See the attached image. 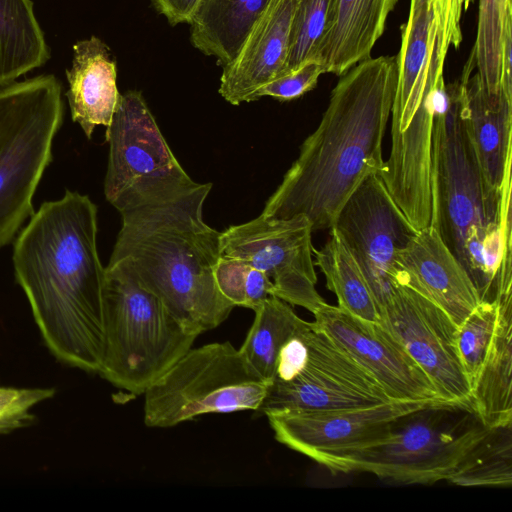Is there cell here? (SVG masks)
I'll return each instance as SVG.
<instances>
[{
  "instance_id": "cell-1",
  "label": "cell",
  "mask_w": 512,
  "mask_h": 512,
  "mask_svg": "<svg viewBox=\"0 0 512 512\" xmlns=\"http://www.w3.org/2000/svg\"><path fill=\"white\" fill-rule=\"evenodd\" d=\"M97 207L66 190L44 202L18 235L15 278L50 352L98 373L104 353L105 268L97 250Z\"/></svg>"
},
{
  "instance_id": "cell-2",
  "label": "cell",
  "mask_w": 512,
  "mask_h": 512,
  "mask_svg": "<svg viewBox=\"0 0 512 512\" xmlns=\"http://www.w3.org/2000/svg\"><path fill=\"white\" fill-rule=\"evenodd\" d=\"M396 81L394 56L369 57L342 74L319 125L261 215L287 219L302 214L313 231L329 230L353 191L383 167Z\"/></svg>"
},
{
  "instance_id": "cell-3",
  "label": "cell",
  "mask_w": 512,
  "mask_h": 512,
  "mask_svg": "<svg viewBox=\"0 0 512 512\" xmlns=\"http://www.w3.org/2000/svg\"><path fill=\"white\" fill-rule=\"evenodd\" d=\"M211 189L212 183L196 182L121 211L122 225L109 261L130 271L197 337L219 326L234 308L214 278L221 232L203 219Z\"/></svg>"
},
{
  "instance_id": "cell-4",
  "label": "cell",
  "mask_w": 512,
  "mask_h": 512,
  "mask_svg": "<svg viewBox=\"0 0 512 512\" xmlns=\"http://www.w3.org/2000/svg\"><path fill=\"white\" fill-rule=\"evenodd\" d=\"M472 68L441 89L431 152L430 225L473 281L481 301L512 291L511 176L490 192L467 140L462 117Z\"/></svg>"
},
{
  "instance_id": "cell-5",
  "label": "cell",
  "mask_w": 512,
  "mask_h": 512,
  "mask_svg": "<svg viewBox=\"0 0 512 512\" xmlns=\"http://www.w3.org/2000/svg\"><path fill=\"white\" fill-rule=\"evenodd\" d=\"M488 431L471 408L433 404L396 419L381 438L318 463L406 484L448 481Z\"/></svg>"
},
{
  "instance_id": "cell-6",
  "label": "cell",
  "mask_w": 512,
  "mask_h": 512,
  "mask_svg": "<svg viewBox=\"0 0 512 512\" xmlns=\"http://www.w3.org/2000/svg\"><path fill=\"white\" fill-rule=\"evenodd\" d=\"M187 332L130 271L109 263L104 282V353L98 372L131 395L144 394L191 347Z\"/></svg>"
},
{
  "instance_id": "cell-7",
  "label": "cell",
  "mask_w": 512,
  "mask_h": 512,
  "mask_svg": "<svg viewBox=\"0 0 512 512\" xmlns=\"http://www.w3.org/2000/svg\"><path fill=\"white\" fill-rule=\"evenodd\" d=\"M63 116L62 87L54 75L0 89V248L34 214L32 199Z\"/></svg>"
},
{
  "instance_id": "cell-8",
  "label": "cell",
  "mask_w": 512,
  "mask_h": 512,
  "mask_svg": "<svg viewBox=\"0 0 512 512\" xmlns=\"http://www.w3.org/2000/svg\"><path fill=\"white\" fill-rule=\"evenodd\" d=\"M269 383L230 342L190 348L144 393V423L176 426L211 413L258 411Z\"/></svg>"
},
{
  "instance_id": "cell-9",
  "label": "cell",
  "mask_w": 512,
  "mask_h": 512,
  "mask_svg": "<svg viewBox=\"0 0 512 512\" xmlns=\"http://www.w3.org/2000/svg\"><path fill=\"white\" fill-rule=\"evenodd\" d=\"M106 141L104 194L119 212L196 183L175 158L140 91L120 95Z\"/></svg>"
},
{
  "instance_id": "cell-10",
  "label": "cell",
  "mask_w": 512,
  "mask_h": 512,
  "mask_svg": "<svg viewBox=\"0 0 512 512\" xmlns=\"http://www.w3.org/2000/svg\"><path fill=\"white\" fill-rule=\"evenodd\" d=\"M447 53L431 0H410L396 56L397 81L391 109V145L408 156L430 153Z\"/></svg>"
},
{
  "instance_id": "cell-11",
  "label": "cell",
  "mask_w": 512,
  "mask_h": 512,
  "mask_svg": "<svg viewBox=\"0 0 512 512\" xmlns=\"http://www.w3.org/2000/svg\"><path fill=\"white\" fill-rule=\"evenodd\" d=\"M312 225L305 215L270 219L261 214L221 232V255L262 271L273 296L314 314L326 302L316 290Z\"/></svg>"
},
{
  "instance_id": "cell-12",
  "label": "cell",
  "mask_w": 512,
  "mask_h": 512,
  "mask_svg": "<svg viewBox=\"0 0 512 512\" xmlns=\"http://www.w3.org/2000/svg\"><path fill=\"white\" fill-rule=\"evenodd\" d=\"M331 228L358 264L380 310L400 284L398 255L418 230L377 173L353 191Z\"/></svg>"
},
{
  "instance_id": "cell-13",
  "label": "cell",
  "mask_w": 512,
  "mask_h": 512,
  "mask_svg": "<svg viewBox=\"0 0 512 512\" xmlns=\"http://www.w3.org/2000/svg\"><path fill=\"white\" fill-rule=\"evenodd\" d=\"M303 369L287 382H272L258 409L265 416L288 411L362 408L393 401L381 384L314 322Z\"/></svg>"
},
{
  "instance_id": "cell-14",
  "label": "cell",
  "mask_w": 512,
  "mask_h": 512,
  "mask_svg": "<svg viewBox=\"0 0 512 512\" xmlns=\"http://www.w3.org/2000/svg\"><path fill=\"white\" fill-rule=\"evenodd\" d=\"M379 324L406 350L452 404L472 408L471 387L456 350L458 326L436 304L399 284L379 310Z\"/></svg>"
},
{
  "instance_id": "cell-15",
  "label": "cell",
  "mask_w": 512,
  "mask_h": 512,
  "mask_svg": "<svg viewBox=\"0 0 512 512\" xmlns=\"http://www.w3.org/2000/svg\"><path fill=\"white\" fill-rule=\"evenodd\" d=\"M437 401L393 400L380 405L326 411H288L267 415L278 442L319 462L371 443L396 419Z\"/></svg>"
},
{
  "instance_id": "cell-16",
  "label": "cell",
  "mask_w": 512,
  "mask_h": 512,
  "mask_svg": "<svg viewBox=\"0 0 512 512\" xmlns=\"http://www.w3.org/2000/svg\"><path fill=\"white\" fill-rule=\"evenodd\" d=\"M313 315L314 324L366 369L391 399L450 403L379 323L363 320L327 303Z\"/></svg>"
},
{
  "instance_id": "cell-17",
  "label": "cell",
  "mask_w": 512,
  "mask_h": 512,
  "mask_svg": "<svg viewBox=\"0 0 512 512\" xmlns=\"http://www.w3.org/2000/svg\"><path fill=\"white\" fill-rule=\"evenodd\" d=\"M399 283L440 307L459 326L480 304L467 271L430 225L418 230L397 258Z\"/></svg>"
},
{
  "instance_id": "cell-18",
  "label": "cell",
  "mask_w": 512,
  "mask_h": 512,
  "mask_svg": "<svg viewBox=\"0 0 512 512\" xmlns=\"http://www.w3.org/2000/svg\"><path fill=\"white\" fill-rule=\"evenodd\" d=\"M296 0H271L235 59L223 67L219 94L230 104L255 101L257 91L285 73Z\"/></svg>"
},
{
  "instance_id": "cell-19",
  "label": "cell",
  "mask_w": 512,
  "mask_h": 512,
  "mask_svg": "<svg viewBox=\"0 0 512 512\" xmlns=\"http://www.w3.org/2000/svg\"><path fill=\"white\" fill-rule=\"evenodd\" d=\"M462 117L481 177L490 192L501 195L512 164V100L502 90L488 93L475 73L465 86Z\"/></svg>"
},
{
  "instance_id": "cell-20",
  "label": "cell",
  "mask_w": 512,
  "mask_h": 512,
  "mask_svg": "<svg viewBox=\"0 0 512 512\" xmlns=\"http://www.w3.org/2000/svg\"><path fill=\"white\" fill-rule=\"evenodd\" d=\"M66 75L71 118L90 139L96 126H110L116 112L121 95L116 63L107 45L92 36L73 46L72 66Z\"/></svg>"
},
{
  "instance_id": "cell-21",
  "label": "cell",
  "mask_w": 512,
  "mask_h": 512,
  "mask_svg": "<svg viewBox=\"0 0 512 512\" xmlns=\"http://www.w3.org/2000/svg\"><path fill=\"white\" fill-rule=\"evenodd\" d=\"M398 0H338L334 24L322 43L318 61L325 73L341 76L371 57Z\"/></svg>"
},
{
  "instance_id": "cell-22",
  "label": "cell",
  "mask_w": 512,
  "mask_h": 512,
  "mask_svg": "<svg viewBox=\"0 0 512 512\" xmlns=\"http://www.w3.org/2000/svg\"><path fill=\"white\" fill-rule=\"evenodd\" d=\"M496 301L493 337L471 388L473 411L489 429L512 425V295Z\"/></svg>"
},
{
  "instance_id": "cell-23",
  "label": "cell",
  "mask_w": 512,
  "mask_h": 512,
  "mask_svg": "<svg viewBox=\"0 0 512 512\" xmlns=\"http://www.w3.org/2000/svg\"><path fill=\"white\" fill-rule=\"evenodd\" d=\"M271 0H200L189 22L190 40L223 67L239 53Z\"/></svg>"
},
{
  "instance_id": "cell-24",
  "label": "cell",
  "mask_w": 512,
  "mask_h": 512,
  "mask_svg": "<svg viewBox=\"0 0 512 512\" xmlns=\"http://www.w3.org/2000/svg\"><path fill=\"white\" fill-rule=\"evenodd\" d=\"M49 47L31 0H0V87L44 65Z\"/></svg>"
},
{
  "instance_id": "cell-25",
  "label": "cell",
  "mask_w": 512,
  "mask_h": 512,
  "mask_svg": "<svg viewBox=\"0 0 512 512\" xmlns=\"http://www.w3.org/2000/svg\"><path fill=\"white\" fill-rule=\"evenodd\" d=\"M313 255L327 288L337 297V306L358 318L379 323V310L368 283L333 228L329 229L325 244L319 250L314 248Z\"/></svg>"
},
{
  "instance_id": "cell-26",
  "label": "cell",
  "mask_w": 512,
  "mask_h": 512,
  "mask_svg": "<svg viewBox=\"0 0 512 512\" xmlns=\"http://www.w3.org/2000/svg\"><path fill=\"white\" fill-rule=\"evenodd\" d=\"M254 312L253 324L239 350L252 368L270 383L281 347L306 321L290 304L272 295Z\"/></svg>"
},
{
  "instance_id": "cell-27",
  "label": "cell",
  "mask_w": 512,
  "mask_h": 512,
  "mask_svg": "<svg viewBox=\"0 0 512 512\" xmlns=\"http://www.w3.org/2000/svg\"><path fill=\"white\" fill-rule=\"evenodd\" d=\"M512 425L489 429L448 480L459 486L512 484Z\"/></svg>"
},
{
  "instance_id": "cell-28",
  "label": "cell",
  "mask_w": 512,
  "mask_h": 512,
  "mask_svg": "<svg viewBox=\"0 0 512 512\" xmlns=\"http://www.w3.org/2000/svg\"><path fill=\"white\" fill-rule=\"evenodd\" d=\"M337 6L338 0H296L284 74L318 59L322 43L334 24Z\"/></svg>"
},
{
  "instance_id": "cell-29",
  "label": "cell",
  "mask_w": 512,
  "mask_h": 512,
  "mask_svg": "<svg viewBox=\"0 0 512 512\" xmlns=\"http://www.w3.org/2000/svg\"><path fill=\"white\" fill-rule=\"evenodd\" d=\"M512 6L503 0H479L477 35L472 49L477 75L490 94L501 91V56L505 20Z\"/></svg>"
},
{
  "instance_id": "cell-30",
  "label": "cell",
  "mask_w": 512,
  "mask_h": 512,
  "mask_svg": "<svg viewBox=\"0 0 512 512\" xmlns=\"http://www.w3.org/2000/svg\"><path fill=\"white\" fill-rule=\"evenodd\" d=\"M497 315V301H481L457 328V355L471 388L490 346Z\"/></svg>"
},
{
  "instance_id": "cell-31",
  "label": "cell",
  "mask_w": 512,
  "mask_h": 512,
  "mask_svg": "<svg viewBox=\"0 0 512 512\" xmlns=\"http://www.w3.org/2000/svg\"><path fill=\"white\" fill-rule=\"evenodd\" d=\"M214 278L220 293L235 307L253 311L269 296H273V284L260 270L245 261L227 256L220 257Z\"/></svg>"
},
{
  "instance_id": "cell-32",
  "label": "cell",
  "mask_w": 512,
  "mask_h": 512,
  "mask_svg": "<svg viewBox=\"0 0 512 512\" xmlns=\"http://www.w3.org/2000/svg\"><path fill=\"white\" fill-rule=\"evenodd\" d=\"M53 388H15L0 385V435L30 426L35 421L32 409L51 399Z\"/></svg>"
},
{
  "instance_id": "cell-33",
  "label": "cell",
  "mask_w": 512,
  "mask_h": 512,
  "mask_svg": "<svg viewBox=\"0 0 512 512\" xmlns=\"http://www.w3.org/2000/svg\"><path fill=\"white\" fill-rule=\"evenodd\" d=\"M324 67L318 60H309L298 69L284 74L260 88L255 98L270 96L279 101H291L312 90L324 74Z\"/></svg>"
},
{
  "instance_id": "cell-34",
  "label": "cell",
  "mask_w": 512,
  "mask_h": 512,
  "mask_svg": "<svg viewBox=\"0 0 512 512\" xmlns=\"http://www.w3.org/2000/svg\"><path fill=\"white\" fill-rule=\"evenodd\" d=\"M472 0H440L437 19L442 35L443 48H458L462 41L461 19Z\"/></svg>"
},
{
  "instance_id": "cell-35",
  "label": "cell",
  "mask_w": 512,
  "mask_h": 512,
  "mask_svg": "<svg viewBox=\"0 0 512 512\" xmlns=\"http://www.w3.org/2000/svg\"><path fill=\"white\" fill-rule=\"evenodd\" d=\"M156 10L164 15L171 25L188 23L200 0H151Z\"/></svg>"
},
{
  "instance_id": "cell-36",
  "label": "cell",
  "mask_w": 512,
  "mask_h": 512,
  "mask_svg": "<svg viewBox=\"0 0 512 512\" xmlns=\"http://www.w3.org/2000/svg\"><path fill=\"white\" fill-rule=\"evenodd\" d=\"M511 55L512 13L508 14L505 20L501 56V90L503 91L504 95L510 100H512Z\"/></svg>"
},
{
  "instance_id": "cell-37",
  "label": "cell",
  "mask_w": 512,
  "mask_h": 512,
  "mask_svg": "<svg viewBox=\"0 0 512 512\" xmlns=\"http://www.w3.org/2000/svg\"><path fill=\"white\" fill-rule=\"evenodd\" d=\"M431 1H432V3H433V4H434V6H435V12H436V15H437V9H438L439 1H440V0H431Z\"/></svg>"
},
{
  "instance_id": "cell-38",
  "label": "cell",
  "mask_w": 512,
  "mask_h": 512,
  "mask_svg": "<svg viewBox=\"0 0 512 512\" xmlns=\"http://www.w3.org/2000/svg\"><path fill=\"white\" fill-rule=\"evenodd\" d=\"M503 1H504L505 6H507V7L512 6L511 0H503Z\"/></svg>"
}]
</instances>
